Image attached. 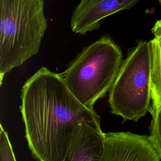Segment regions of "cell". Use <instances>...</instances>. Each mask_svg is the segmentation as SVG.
<instances>
[{
    "label": "cell",
    "instance_id": "cell-1",
    "mask_svg": "<svg viewBox=\"0 0 161 161\" xmlns=\"http://www.w3.org/2000/svg\"><path fill=\"white\" fill-rule=\"evenodd\" d=\"M21 99L25 138L36 161H64L75 128L84 119L101 118L74 96L60 74L45 67L25 82Z\"/></svg>",
    "mask_w": 161,
    "mask_h": 161
},
{
    "label": "cell",
    "instance_id": "cell-2",
    "mask_svg": "<svg viewBox=\"0 0 161 161\" xmlns=\"http://www.w3.org/2000/svg\"><path fill=\"white\" fill-rule=\"evenodd\" d=\"M44 0H0V83L36 55L47 29Z\"/></svg>",
    "mask_w": 161,
    "mask_h": 161
},
{
    "label": "cell",
    "instance_id": "cell-3",
    "mask_svg": "<svg viewBox=\"0 0 161 161\" xmlns=\"http://www.w3.org/2000/svg\"><path fill=\"white\" fill-rule=\"evenodd\" d=\"M123 60L120 47L104 35L84 47L60 75L74 96L94 109L96 101L109 92Z\"/></svg>",
    "mask_w": 161,
    "mask_h": 161
},
{
    "label": "cell",
    "instance_id": "cell-4",
    "mask_svg": "<svg viewBox=\"0 0 161 161\" xmlns=\"http://www.w3.org/2000/svg\"><path fill=\"white\" fill-rule=\"evenodd\" d=\"M111 113L136 121L152 108L151 45L140 40L129 49L109 91Z\"/></svg>",
    "mask_w": 161,
    "mask_h": 161
},
{
    "label": "cell",
    "instance_id": "cell-5",
    "mask_svg": "<svg viewBox=\"0 0 161 161\" xmlns=\"http://www.w3.org/2000/svg\"><path fill=\"white\" fill-rule=\"evenodd\" d=\"M104 136L103 161H161L149 135L121 131Z\"/></svg>",
    "mask_w": 161,
    "mask_h": 161
},
{
    "label": "cell",
    "instance_id": "cell-6",
    "mask_svg": "<svg viewBox=\"0 0 161 161\" xmlns=\"http://www.w3.org/2000/svg\"><path fill=\"white\" fill-rule=\"evenodd\" d=\"M100 119H84L75 128L64 161H103L105 136Z\"/></svg>",
    "mask_w": 161,
    "mask_h": 161
},
{
    "label": "cell",
    "instance_id": "cell-7",
    "mask_svg": "<svg viewBox=\"0 0 161 161\" xmlns=\"http://www.w3.org/2000/svg\"><path fill=\"white\" fill-rule=\"evenodd\" d=\"M140 0H80L70 18V28L85 35L99 29L100 21L116 12L131 8Z\"/></svg>",
    "mask_w": 161,
    "mask_h": 161
},
{
    "label": "cell",
    "instance_id": "cell-8",
    "mask_svg": "<svg viewBox=\"0 0 161 161\" xmlns=\"http://www.w3.org/2000/svg\"><path fill=\"white\" fill-rule=\"evenodd\" d=\"M150 42L152 94L156 95L161 100V43L155 37Z\"/></svg>",
    "mask_w": 161,
    "mask_h": 161
},
{
    "label": "cell",
    "instance_id": "cell-9",
    "mask_svg": "<svg viewBox=\"0 0 161 161\" xmlns=\"http://www.w3.org/2000/svg\"><path fill=\"white\" fill-rule=\"evenodd\" d=\"M152 119L150 126L151 142L161 158V100L152 94V108L150 111Z\"/></svg>",
    "mask_w": 161,
    "mask_h": 161
},
{
    "label": "cell",
    "instance_id": "cell-10",
    "mask_svg": "<svg viewBox=\"0 0 161 161\" xmlns=\"http://www.w3.org/2000/svg\"><path fill=\"white\" fill-rule=\"evenodd\" d=\"M0 161H16L8 133L0 125Z\"/></svg>",
    "mask_w": 161,
    "mask_h": 161
},
{
    "label": "cell",
    "instance_id": "cell-11",
    "mask_svg": "<svg viewBox=\"0 0 161 161\" xmlns=\"http://www.w3.org/2000/svg\"><path fill=\"white\" fill-rule=\"evenodd\" d=\"M152 33L153 34L154 37L157 38L161 43V19L157 21L153 27L152 28Z\"/></svg>",
    "mask_w": 161,
    "mask_h": 161
},
{
    "label": "cell",
    "instance_id": "cell-12",
    "mask_svg": "<svg viewBox=\"0 0 161 161\" xmlns=\"http://www.w3.org/2000/svg\"><path fill=\"white\" fill-rule=\"evenodd\" d=\"M158 1L159 3H160V6H161V0H158Z\"/></svg>",
    "mask_w": 161,
    "mask_h": 161
}]
</instances>
